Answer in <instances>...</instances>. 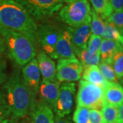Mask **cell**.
Returning <instances> with one entry per match:
<instances>
[{"mask_svg":"<svg viewBox=\"0 0 123 123\" xmlns=\"http://www.w3.org/2000/svg\"><path fill=\"white\" fill-rule=\"evenodd\" d=\"M38 26L25 9L13 0L0 1V30L23 34L36 41Z\"/></svg>","mask_w":123,"mask_h":123,"instance_id":"6da1fadb","label":"cell"},{"mask_svg":"<svg viewBox=\"0 0 123 123\" xmlns=\"http://www.w3.org/2000/svg\"><path fill=\"white\" fill-rule=\"evenodd\" d=\"M4 96L7 101L11 117L23 118L30 114L34 98L27 88L18 70H15L6 81Z\"/></svg>","mask_w":123,"mask_h":123,"instance_id":"7a4b0ae2","label":"cell"},{"mask_svg":"<svg viewBox=\"0 0 123 123\" xmlns=\"http://www.w3.org/2000/svg\"><path fill=\"white\" fill-rule=\"evenodd\" d=\"M0 35L9 56L18 65L24 66L35 57L36 41L23 34L7 30H0Z\"/></svg>","mask_w":123,"mask_h":123,"instance_id":"3957f363","label":"cell"},{"mask_svg":"<svg viewBox=\"0 0 123 123\" xmlns=\"http://www.w3.org/2000/svg\"><path fill=\"white\" fill-rule=\"evenodd\" d=\"M61 20L70 27L84 23L91 17V8L88 0H79L68 4L60 10Z\"/></svg>","mask_w":123,"mask_h":123,"instance_id":"277c9868","label":"cell"},{"mask_svg":"<svg viewBox=\"0 0 123 123\" xmlns=\"http://www.w3.org/2000/svg\"><path fill=\"white\" fill-rule=\"evenodd\" d=\"M23 6L34 19L44 20L51 17L63 6L62 0H13Z\"/></svg>","mask_w":123,"mask_h":123,"instance_id":"5b68a950","label":"cell"},{"mask_svg":"<svg viewBox=\"0 0 123 123\" xmlns=\"http://www.w3.org/2000/svg\"><path fill=\"white\" fill-rule=\"evenodd\" d=\"M77 105L83 106L89 109H101L103 105V88L80 79L77 94Z\"/></svg>","mask_w":123,"mask_h":123,"instance_id":"8992f818","label":"cell"},{"mask_svg":"<svg viewBox=\"0 0 123 123\" xmlns=\"http://www.w3.org/2000/svg\"><path fill=\"white\" fill-rule=\"evenodd\" d=\"M61 31L60 27L51 23H41L37 29L36 38L43 51L52 59L56 60L55 44Z\"/></svg>","mask_w":123,"mask_h":123,"instance_id":"52a82bcc","label":"cell"},{"mask_svg":"<svg viewBox=\"0 0 123 123\" xmlns=\"http://www.w3.org/2000/svg\"><path fill=\"white\" fill-rule=\"evenodd\" d=\"M83 66L75 58L59 59L56 66L55 77L59 82H74L81 78Z\"/></svg>","mask_w":123,"mask_h":123,"instance_id":"ba28073f","label":"cell"},{"mask_svg":"<svg viewBox=\"0 0 123 123\" xmlns=\"http://www.w3.org/2000/svg\"><path fill=\"white\" fill-rule=\"evenodd\" d=\"M76 92L74 82H62L60 87L57 101L53 108V114L57 117H64L72 111Z\"/></svg>","mask_w":123,"mask_h":123,"instance_id":"9c48e42d","label":"cell"},{"mask_svg":"<svg viewBox=\"0 0 123 123\" xmlns=\"http://www.w3.org/2000/svg\"><path fill=\"white\" fill-rule=\"evenodd\" d=\"M21 75L27 88L35 98L39 90L41 76L36 58H33L24 66Z\"/></svg>","mask_w":123,"mask_h":123,"instance_id":"30bf717a","label":"cell"},{"mask_svg":"<svg viewBox=\"0 0 123 123\" xmlns=\"http://www.w3.org/2000/svg\"><path fill=\"white\" fill-rule=\"evenodd\" d=\"M29 114L32 123H53L54 119L52 109L42 100L34 99Z\"/></svg>","mask_w":123,"mask_h":123,"instance_id":"8fae6325","label":"cell"},{"mask_svg":"<svg viewBox=\"0 0 123 123\" xmlns=\"http://www.w3.org/2000/svg\"><path fill=\"white\" fill-rule=\"evenodd\" d=\"M60 87V82L57 79L42 80L40 84L38 92L41 100L46 103L53 110L57 101Z\"/></svg>","mask_w":123,"mask_h":123,"instance_id":"7c38bea8","label":"cell"},{"mask_svg":"<svg viewBox=\"0 0 123 123\" xmlns=\"http://www.w3.org/2000/svg\"><path fill=\"white\" fill-rule=\"evenodd\" d=\"M90 21L91 17L79 26L75 27H68L73 50L87 47L88 38L91 34Z\"/></svg>","mask_w":123,"mask_h":123,"instance_id":"4fadbf2b","label":"cell"},{"mask_svg":"<svg viewBox=\"0 0 123 123\" xmlns=\"http://www.w3.org/2000/svg\"><path fill=\"white\" fill-rule=\"evenodd\" d=\"M55 56L56 60L76 57L68 27L66 30H62L55 44Z\"/></svg>","mask_w":123,"mask_h":123,"instance_id":"5bb4252c","label":"cell"},{"mask_svg":"<svg viewBox=\"0 0 123 123\" xmlns=\"http://www.w3.org/2000/svg\"><path fill=\"white\" fill-rule=\"evenodd\" d=\"M103 104L119 107L123 105V87L117 83L107 82L103 88Z\"/></svg>","mask_w":123,"mask_h":123,"instance_id":"9a60e30c","label":"cell"},{"mask_svg":"<svg viewBox=\"0 0 123 123\" xmlns=\"http://www.w3.org/2000/svg\"><path fill=\"white\" fill-rule=\"evenodd\" d=\"M36 60L43 80L55 79L56 65L53 59L43 51H39Z\"/></svg>","mask_w":123,"mask_h":123,"instance_id":"2e32d148","label":"cell"},{"mask_svg":"<svg viewBox=\"0 0 123 123\" xmlns=\"http://www.w3.org/2000/svg\"><path fill=\"white\" fill-rule=\"evenodd\" d=\"M123 50V43L109 40L102 39L100 48L101 61L111 64L115 54Z\"/></svg>","mask_w":123,"mask_h":123,"instance_id":"e0dca14e","label":"cell"},{"mask_svg":"<svg viewBox=\"0 0 123 123\" xmlns=\"http://www.w3.org/2000/svg\"><path fill=\"white\" fill-rule=\"evenodd\" d=\"M82 78L84 80L92 84L98 86L103 88L107 84V81L101 75L98 66H90L85 68L82 73Z\"/></svg>","mask_w":123,"mask_h":123,"instance_id":"ac0fdd59","label":"cell"},{"mask_svg":"<svg viewBox=\"0 0 123 123\" xmlns=\"http://www.w3.org/2000/svg\"><path fill=\"white\" fill-rule=\"evenodd\" d=\"M74 53L75 55H77L79 58V61L84 68L93 65L97 66L101 62L100 55L90 53L87 50V47L74 50Z\"/></svg>","mask_w":123,"mask_h":123,"instance_id":"d6986e66","label":"cell"},{"mask_svg":"<svg viewBox=\"0 0 123 123\" xmlns=\"http://www.w3.org/2000/svg\"><path fill=\"white\" fill-rule=\"evenodd\" d=\"M94 10L102 18L106 19L112 13L113 10L109 0H89Z\"/></svg>","mask_w":123,"mask_h":123,"instance_id":"ffe728a7","label":"cell"},{"mask_svg":"<svg viewBox=\"0 0 123 123\" xmlns=\"http://www.w3.org/2000/svg\"><path fill=\"white\" fill-rule=\"evenodd\" d=\"M104 23H105V27H104L103 35L101 36L102 38L105 40H109L118 41L123 43V34H121L120 31L111 23L107 22L106 21L104 22Z\"/></svg>","mask_w":123,"mask_h":123,"instance_id":"44dd1931","label":"cell"},{"mask_svg":"<svg viewBox=\"0 0 123 123\" xmlns=\"http://www.w3.org/2000/svg\"><path fill=\"white\" fill-rule=\"evenodd\" d=\"M101 111L104 123H116L118 107L103 104Z\"/></svg>","mask_w":123,"mask_h":123,"instance_id":"7402d4cb","label":"cell"},{"mask_svg":"<svg viewBox=\"0 0 123 123\" xmlns=\"http://www.w3.org/2000/svg\"><path fill=\"white\" fill-rule=\"evenodd\" d=\"M105 23L103 19L97 14L94 10H91V21H90V31L91 34L102 36L104 31Z\"/></svg>","mask_w":123,"mask_h":123,"instance_id":"603a6c76","label":"cell"},{"mask_svg":"<svg viewBox=\"0 0 123 123\" xmlns=\"http://www.w3.org/2000/svg\"><path fill=\"white\" fill-rule=\"evenodd\" d=\"M98 68L101 72V75L108 82L117 83V77L115 74V72L112 66L104 62H101L98 64Z\"/></svg>","mask_w":123,"mask_h":123,"instance_id":"cb8c5ba5","label":"cell"},{"mask_svg":"<svg viewBox=\"0 0 123 123\" xmlns=\"http://www.w3.org/2000/svg\"><path fill=\"white\" fill-rule=\"evenodd\" d=\"M114 70L118 79H123V53L120 50L115 54L111 64Z\"/></svg>","mask_w":123,"mask_h":123,"instance_id":"d4e9b609","label":"cell"},{"mask_svg":"<svg viewBox=\"0 0 123 123\" xmlns=\"http://www.w3.org/2000/svg\"><path fill=\"white\" fill-rule=\"evenodd\" d=\"M90 109L86 107L77 105L73 116V120L75 123H89Z\"/></svg>","mask_w":123,"mask_h":123,"instance_id":"484cf974","label":"cell"},{"mask_svg":"<svg viewBox=\"0 0 123 123\" xmlns=\"http://www.w3.org/2000/svg\"><path fill=\"white\" fill-rule=\"evenodd\" d=\"M102 37L99 36L90 34L87 43V50L92 54H99Z\"/></svg>","mask_w":123,"mask_h":123,"instance_id":"4316f807","label":"cell"},{"mask_svg":"<svg viewBox=\"0 0 123 123\" xmlns=\"http://www.w3.org/2000/svg\"><path fill=\"white\" fill-rule=\"evenodd\" d=\"M107 22L114 25L121 34L123 33V10L114 11L105 19Z\"/></svg>","mask_w":123,"mask_h":123,"instance_id":"83f0119b","label":"cell"},{"mask_svg":"<svg viewBox=\"0 0 123 123\" xmlns=\"http://www.w3.org/2000/svg\"><path fill=\"white\" fill-rule=\"evenodd\" d=\"M10 116L11 114L4 94L3 92L0 91V122L6 119L10 118Z\"/></svg>","mask_w":123,"mask_h":123,"instance_id":"f1b7e54d","label":"cell"},{"mask_svg":"<svg viewBox=\"0 0 123 123\" xmlns=\"http://www.w3.org/2000/svg\"><path fill=\"white\" fill-rule=\"evenodd\" d=\"M89 123H104L101 111L97 109H90L89 111Z\"/></svg>","mask_w":123,"mask_h":123,"instance_id":"f546056e","label":"cell"},{"mask_svg":"<svg viewBox=\"0 0 123 123\" xmlns=\"http://www.w3.org/2000/svg\"><path fill=\"white\" fill-rule=\"evenodd\" d=\"M6 68V63L4 61L0 60V84L4 83L7 80V74Z\"/></svg>","mask_w":123,"mask_h":123,"instance_id":"4dcf8cb0","label":"cell"},{"mask_svg":"<svg viewBox=\"0 0 123 123\" xmlns=\"http://www.w3.org/2000/svg\"><path fill=\"white\" fill-rule=\"evenodd\" d=\"M113 11L123 10V0H109Z\"/></svg>","mask_w":123,"mask_h":123,"instance_id":"1f68e13d","label":"cell"},{"mask_svg":"<svg viewBox=\"0 0 123 123\" xmlns=\"http://www.w3.org/2000/svg\"><path fill=\"white\" fill-rule=\"evenodd\" d=\"M53 123H71L69 119L64 117H57L54 115V119H53Z\"/></svg>","mask_w":123,"mask_h":123,"instance_id":"d6a6232c","label":"cell"},{"mask_svg":"<svg viewBox=\"0 0 123 123\" xmlns=\"http://www.w3.org/2000/svg\"><path fill=\"white\" fill-rule=\"evenodd\" d=\"M116 123H123V104L118 107V112L117 116Z\"/></svg>","mask_w":123,"mask_h":123,"instance_id":"836d02e7","label":"cell"},{"mask_svg":"<svg viewBox=\"0 0 123 123\" xmlns=\"http://www.w3.org/2000/svg\"><path fill=\"white\" fill-rule=\"evenodd\" d=\"M5 49H6V46H5L4 42L1 38H0V54L4 51Z\"/></svg>","mask_w":123,"mask_h":123,"instance_id":"e575fe53","label":"cell"},{"mask_svg":"<svg viewBox=\"0 0 123 123\" xmlns=\"http://www.w3.org/2000/svg\"><path fill=\"white\" fill-rule=\"evenodd\" d=\"M0 123H16L14 122V120H12V119L7 118V119H6V120H2V121H1Z\"/></svg>","mask_w":123,"mask_h":123,"instance_id":"d590c367","label":"cell"},{"mask_svg":"<svg viewBox=\"0 0 123 123\" xmlns=\"http://www.w3.org/2000/svg\"><path fill=\"white\" fill-rule=\"evenodd\" d=\"M63 2H66L67 4H70V3H73V2H75L77 1H79V0H62Z\"/></svg>","mask_w":123,"mask_h":123,"instance_id":"8d00e7d4","label":"cell"},{"mask_svg":"<svg viewBox=\"0 0 123 123\" xmlns=\"http://www.w3.org/2000/svg\"><path fill=\"white\" fill-rule=\"evenodd\" d=\"M24 123H32V122H31V120L30 118L27 119V121H25Z\"/></svg>","mask_w":123,"mask_h":123,"instance_id":"74e56055","label":"cell"},{"mask_svg":"<svg viewBox=\"0 0 123 123\" xmlns=\"http://www.w3.org/2000/svg\"><path fill=\"white\" fill-rule=\"evenodd\" d=\"M2 1V0H0V1Z\"/></svg>","mask_w":123,"mask_h":123,"instance_id":"f35d334b","label":"cell"}]
</instances>
